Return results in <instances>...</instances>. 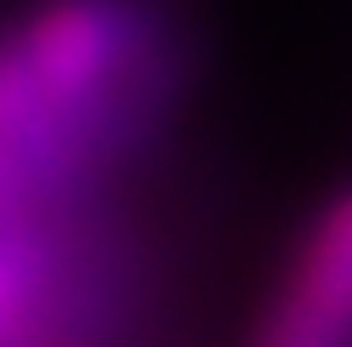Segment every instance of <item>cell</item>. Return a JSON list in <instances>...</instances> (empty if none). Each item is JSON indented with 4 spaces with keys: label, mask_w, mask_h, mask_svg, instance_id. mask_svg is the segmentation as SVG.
Here are the masks:
<instances>
[{
    "label": "cell",
    "mask_w": 352,
    "mask_h": 347,
    "mask_svg": "<svg viewBox=\"0 0 352 347\" xmlns=\"http://www.w3.org/2000/svg\"><path fill=\"white\" fill-rule=\"evenodd\" d=\"M193 74L188 0H0V216L120 205Z\"/></svg>",
    "instance_id": "cell-1"
},
{
    "label": "cell",
    "mask_w": 352,
    "mask_h": 347,
    "mask_svg": "<svg viewBox=\"0 0 352 347\" xmlns=\"http://www.w3.org/2000/svg\"><path fill=\"white\" fill-rule=\"evenodd\" d=\"M239 347H352V182L301 222Z\"/></svg>",
    "instance_id": "cell-2"
}]
</instances>
